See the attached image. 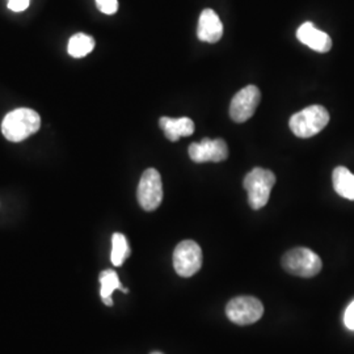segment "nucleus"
Here are the masks:
<instances>
[{"label":"nucleus","instance_id":"nucleus-2","mask_svg":"<svg viewBox=\"0 0 354 354\" xmlns=\"http://www.w3.org/2000/svg\"><path fill=\"white\" fill-rule=\"evenodd\" d=\"M328 122V111L322 105H311L292 114L289 127L294 136L299 138H311L327 127Z\"/></svg>","mask_w":354,"mask_h":354},{"label":"nucleus","instance_id":"nucleus-10","mask_svg":"<svg viewBox=\"0 0 354 354\" xmlns=\"http://www.w3.org/2000/svg\"><path fill=\"white\" fill-rule=\"evenodd\" d=\"M197 36L203 42H209V44L218 42L223 36V24L219 16L213 10L206 8L200 15Z\"/></svg>","mask_w":354,"mask_h":354},{"label":"nucleus","instance_id":"nucleus-15","mask_svg":"<svg viewBox=\"0 0 354 354\" xmlns=\"http://www.w3.org/2000/svg\"><path fill=\"white\" fill-rule=\"evenodd\" d=\"M93 49H95V39L88 35L77 33L75 36L70 38L67 51L74 58H83V57L88 55Z\"/></svg>","mask_w":354,"mask_h":354},{"label":"nucleus","instance_id":"nucleus-8","mask_svg":"<svg viewBox=\"0 0 354 354\" xmlns=\"http://www.w3.org/2000/svg\"><path fill=\"white\" fill-rule=\"evenodd\" d=\"M261 100L260 89L256 86H247L241 88L231 100L230 115L232 121L241 124L252 117L257 105Z\"/></svg>","mask_w":354,"mask_h":354},{"label":"nucleus","instance_id":"nucleus-17","mask_svg":"<svg viewBox=\"0 0 354 354\" xmlns=\"http://www.w3.org/2000/svg\"><path fill=\"white\" fill-rule=\"evenodd\" d=\"M96 6H97L99 11L105 15H114L118 10L117 0H96Z\"/></svg>","mask_w":354,"mask_h":354},{"label":"nucleus","instance_id":"nucleus-16","mask_svg":"<svg viewBox=\"0 0 354 354\" xmlns=\"http://www.w3.org/2000/svg\"><path fill=\"white\" fill-rule=\"evenodd\" d=\"M130 256V247L122 234H114L112 238V264L114 266H121L124 261Z\"/></svg>","mask_w":354,"mask_h":354},{"label":"nucleus","instance_id":"nucleus-13","mask_svg":"<svg viewBox=\"0 0 354 354\" xmlns=\"http://www.w3.org/2000/svg\"><path fill=\"white\" fill-rule=\"evenodd\" d=\"M333 189L346 200L354 201V175L345 167H337L332 174Z\"/></svg>","mask_w":354,"mask_h":354},{"label":"nucleus","instance_id":"nucleus-6","mask_svg":"<svg viewBox=\"0 0 354 354\" xmlns=\"http://www.w3.org/2000/svg\"><path fill=\"white\" fill-rule=\"evenodd\" d=\"M137 197L142 209L146 212H153L160 206L163 201V184L162 176L156 169L149 168L143 172Z\"/></svg>","mask_w":354,"mask_h":354},{"label":"nucleus","instance_id":"nucleus-14","mask_svg":"<svg viewBox=\"0 0 354 354\" xmlns=\"http://www.w3.org/2000/svg\"><path fill=\"white\" fill-rule=\"evenodd\" d=\"M100 285H102V290H100V295H102V301L106 306H113V301H112V294L115 289L127 292V289L121 286V282L118 279V274L111 270L106 269L100 273Z\"/></svg>","mask_w":354,"mask_h":354},{"label":"nucleus","instance_id":"nucleus-3","mask_svg":"<svg viewBox=\"0 0 354 354\" xmlns=\"http://www.w3.org/2000/svg\"><path fill=\"white\" fill-rule=\"evenodd\" d=\"M274 184L276 176L269 169L257 167L247 174L243 181V187L248 193V203L253 210H259L266 206Z\"/></svg>","mask_w":354,"mask_h":354},{"label":"nucleus","instance_id":"nucleus-7","mask_svg":"<svg viewBox=\"0 0 354 354\" xmlns=\"http://www.w3.org/2000/svg\"><path fill=\"white\" fill-rule=\"evenodd\" d=\"M264 314V306L253 297H238L228 302L226 315L238 326H248L260 320Z\"/></svg>","mask_w":354,"mask_h":354},{"label":"nucleus","instance_id":"nucleus-20","mask_svg":"<svg viewBox=\"0 0 354 354\" xmlns=\"http://www.w3.org/2000/svg\"><path fill=\"white\" fill-rule=\"evenodd\" d=\"M151 354H163V353H160V352H152Z\"/></svg>","mask_w":354,"mask_h":354},{"label":"nucleus","instance_id":"nucleus-11","mask_svg":"<svg viewBox=\"0 0 354 354\" xmlns=\"http://www.w3.org/2000/svg\"><path fill=\"white\" fill-rule=\"evenodd\" d=\"M297 38L317 53H328L332 48V39L328 35L319 30L313 23H304L299 26L297 30Z\"/></svg>","mask_w":354,"mask_h":354},{"label":"nucleus","instance_id":"nucleus-9","mask_svg":"<svg viewBox=\"0 0 354 354\" xmlns=\"http://www.w3.org/2000/svg\"><path fill=\"white\" fill-rule=\"evenodd\" d=\"M189 158L194 163L223 162L228 158L227 143L219 138L194 142L189 146Z\"/></svg>","mask_w":354,"mask_h":354},{"label":"nucleus","instance_id":"nucleus-1","mask_svg":"<svg viewBox=\"0 0 354 354\" xmlns=\"http://www.w3.org/2000/svg\"><path fill=\"white\" fill-rule=\"evenodd\" d=\"M41 127L39 114L28 108H19L7 114L1 122V133L10 142H23Z\"/></svg>","mask_w":354,"mask_h":354},{"label":"nucleus","instance_id":"nucleus-19","mask_svg":"<svg viewBox=\"0 0 354 354\" xmlns=\"http://www.w3.org/2000/svg\"><path fill=\"white\" fill-rule=\"evenodd\" d=\"M344 323L346 326V328L354 330V301L348 306L345 315H344Z\"/></svg>","mask_w":354,"mask_h":354},{"label":"nucleus","instance_id":"nucleus-12","mask_svg":"<svg viewBox=\"0 0 354 354\" xmlns=\"http://www.w3.org/2000/svg\"><path fill=\"white\" fill-rule=\"evenodd\" d=\"M159 125L163 129L165 137L171 142H176L181 137H189L194 133V122L188 117H162L159 120Z\"/></svg>","mask_w":354,"mask_h":354},{"label":"nucleus","instance_id":"nucleus-4","mask_svg":"<svg viewBox=\"0 0 354 354\" xmlns=\"http://www.w3.org/2000/svg\"><path fill=\"white\" fill-rule=\"evenodd\" d=\"M282 266L292 276L311 279L320 273L323 264L320 257L314 251L299 247L283 254Z\"/></svg>","mask_w":354,"mask_h":354},{"label":"nucleus","instance_id":"nucleus-5","mask_svg":"<svg viewBox=\"0 0 354 354\" xmlns=\"http://www.w3.org/2000/svg\"><path fill=\"white\" fill-rule=\"evenodd\" d=\"M203 266L201 247L193 241H181L174 252V268L180 277L194 276Z\"/></svg>","mask_w":354,"mask_h":354},{"label":"nucleus","instance_id":"nucleus-18","mask_svg":"<svg viewBox=\"0 0 354 354\" xmlns=\"http://www.w3.org/2000/svg\"><path fill=\"white\" fill-rule=\"evenodd\" d=\"M30 0H8V8L13 12H23L29 7Z\"/></svg>","mask_w":354,"mask_h":354}]
</instances>
